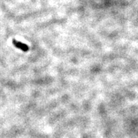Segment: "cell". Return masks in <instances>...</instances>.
<instances>
[{
	"label": "cell",
	"instance_id": "obj_1",
	"mask_svg": "<svg viewBox=\"0 0 138 138\" xmlns=\"http://www.w3.org/2000/svg\"><path fill=\"white\" fill-rule=\"evenodd\" d=\"M13 43L15 47L18 48H19V49L22 50L23 51L27 52L29 51V46L26 45V44H25V43H21V42H20V41H16L15 39H13Z\"/></svg>",
	"mask_w": 138,
	"mask_h": 138
}]
</instances>
